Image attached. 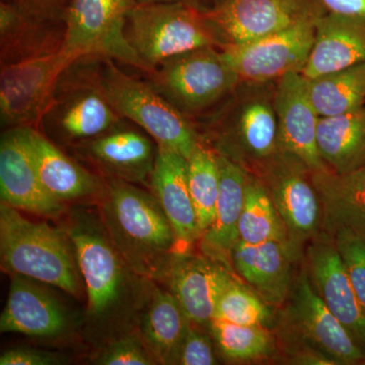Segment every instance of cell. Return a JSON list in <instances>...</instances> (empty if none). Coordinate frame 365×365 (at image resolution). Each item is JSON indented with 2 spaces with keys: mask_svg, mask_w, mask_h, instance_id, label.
I'll list each match as a JSON object with an SVG mask.
<instances>
[{
  "mask_svg": "<svg viewBox=\"0 0 365 365\" xmlns=\"http://www.w3.org/2000/svg\"><path fill=\"white\" fill-rule=\"evenodd\" d=\"M102 196L103 225L122 258L135 275L160 279L177 240L157 198L118 179L108 180Z\"/></svg>",
  "mask_w": 365,
  "mask_h": 365,
  "instance_id": "1",
  "label": "cell"
},
{
  "mask_svg": "<svg viewBox=\"0 0 365 365\" xmlns=\"http://www.w3.org/2000/svg\"><path fill=\"white\" fill-rule=\"evenodd\" d=\"M0 255L4 270L81 297L83 278L67 232L0 204Z\"/></svg>",
  "mask_w": 365,
  "mask_h": 365,
  "instance_id": "2",
  "label": "cell"
},
{
  "mask_svg": "<svg viewBox=\"0 0 365 365\" xmlns=\"http://www.w3.org/2000/svg\"><path fill=\"white\" fill-rule=\"evenodd\" d=\"M273 326L277 339L276 356L314 352L334 365L362 364L365 360L364 350L317 294L304 266L294 275L289 295L278 307Z\"/></svg>",
  "mask_w": 365,
  "mask_h": 365,
  "instance_id": "3",
  "label": "cell"
},
{
  "mask_svg": "<svg viewBox=\"0 0 365 365\" xmlns=\"http://www.w3.org/2000/svg\"><path fill=\"white\" fill-rule=\"evenodd\" d=\"M207 9L181 2L136 4L131 9L127 40L148 72L182 53L207 46L222 49L227 45Z\"/></svg>",
  "mask_w": 365,
  "mask_h": 365,
  "instance_id": "4",
  "label": "cell"
},
{
  "mask_svg": "<svg viewBox=\"0 0 365 365\" xmlns=\"http://www.w3.org/2000/svg\"><path fill=\"white\" fill-rule=\"evenodd\" d=\"M102 59L90 78L121 118L143 129L158 145L188 160L200 143L188 118L178 111L148 81L132 78L114 60Z\"/></svg>",
  "mask_w": 365,
  "mask_h": 365,
  "instance_id": "5",
  "label": "cell"
},
{
  "mask_svg": "<svg viewBox=\"0 0 365 365\" xmlns=\"http://www.w3.org/2000/svg\"><path fill=\"white\" fill-rule=\"evenodd\" d=\"M146 76L148 83L187 118L205 112L241 83L222 49L213 46L165 59Z\"/></svg>",
  "mask_w": 365,
  "mask_h": 365,
  "instance_id": "6",
  "label": "cell"
},
{
  "mask_svg": "<svg viewBox=\"0 0 365 365\" xmlns=\"http://www.w3.org/2000/svg\"><path fill=\"white\" fill-rule=\"evenodd\" d=\"M136 4L134 0H69L62 51L76 63L97 57L148 72L126 37L127 18Z\"/></svg>",
  "mask_w": 365,
  "mask_h": 365,
  "instance_id": "7",
  "label": "cell"
},
{
  "mask_svg": "<svg viewBox=\"0 0 365 365\" xmlns=\"http://www.w3.org/2000/svg\"><path fill=\"white\" fill-rule=\"evenodd\" d=\"M88 299V314L102 322L114 316L129 292L132 271L113 244L104 225L76 220L67 228Z\"/></svg>",
  "mask_w": 365,
  "mask_h": 365,
  "instance_id": "8",
  "label": "cell"
},
{
  "mask_svg": "<svg viewBox=\"0 0 365 365\" xmlns=\"http://www.w3.org/2000/svg\"><path fill=\"white\" fill-rule=\"evenodd\" d=\"M218 122L216 151L256 174L279 151L273 95L248 83Z\"/></svg>",
  "mask_w": 365,
  "mask_h": 365,
  "instance_id": "9",
  "label": "cell"
},
{
  "mask_svg": "<svg viewBox=\"0 0 365 365\" xmlns=\"http://www.w3.org/2000/svg\"><path fill=\"white\" fill-rule=\"evenodd\" d=\"M267 189L287 228L288 245L297 260L304 245L322 232V208L312 170L299 158L278 151L253 174Z\"/></svg>",
  "mask_w": 365,
  "mask_h": 365,
  "instance_id": "10",
  "label": "cell"
},
{
  "mask_svg": "<svg viewBox=\"0 0 365 365\" xmlns=\"http://www.w3.org/2000/svg\"><path fill=\"white\" fill-rule=\"evenodd\" d=\"M76 64L59 51L1 66L0 121L6 129L34 127L47 111L61 76Z\"/></svg>",
  "mask_w": 365,
  "mask_h": 365,
  "instance_id": "11",
  "label": "cell"
},
{
  "mask_svg": "<svg viewBox=\"0 0 365 365\" xmlns=\"http://www.w3.org/2000/svg\"><path fill=\"white\" fill-rule=\"evenodd\" d=\"M326 9L319 0H218L209 18L227 45H241L317 21Z\"/></svg>",
  "mask_w": 365,
  "mask_h": 365,
  "instance_id": "12",
  "label": "cell"
},
{
  "mask_svg": "<svg viewBox=\"0 0 365 365\" xmlns=\"http://www.w3.org/2000/svg\"><path fill=\"white\" fill-rule=\"evenodd\" d=\"M316 21L241 45H225L222 51L241 83H267L292 72H302L311 54Z\"/></svg>",
  "mask_w": 365,
  "mask_h": 365,
  "instance_id": "13",
  "label": "cell"
},
{
  "mask_svg": "<svg viewBox=\"0 0 365 365\" xmlns=\"http://www.w3.org/2000/svg\"><path fill=\"white\" fill-rule=\"evenodd\" d=\"M160 280L174 295L192 323L209 326L216 304L225 288L237 279L232 269L205 255L175 252L163 269Z\"/></svg>",
  "mask_w": 365,
  "mask_h": 365,
  "instance_id": "14",
  "label": "cell"
},
{
  "mask_svg": "<svg viewBox=\"0 0 365 365\" xmlns=\"http://www.w3.org/2000/svg\"><path fill=\"white\" fill-rule=\"evenodd\" d=\"M40 123L48 133L78 144L111 130L121 123V117L88 76L62 93L57 88Z\"/></svg>",
  "mask_w": 365,
  "mask_h": 365,
  "instance_id": "15",
  "label": "cell"
},
{
  "mask_svg": "<svg viewBox=\"0 0 365 365\" xmlns=\"http://www.w3.org/2000/svg\"><path fill=\"white\" fill-rule=\"evenodd\" d=\"M304 267L317 294L365 353V312L333 239L319 234L307 247Z\"/></svg>",
  "mask_w": 365,
  "mask_h": 365,
  "instance_id": "16",
  "label": "cell"
},
{
  "mask_svg": "<svg viewBox=\"0 0 365 365\" xmlns=\"http://www.w3.org/2000/svg\"><path fill=\"white\" fill-rule=\"evenodd\" d=\"M273 104L277 117L279 151L299 158L312 172L329 169L319 155L317 143L319 116L302 73L292 72L278 79Z\"/></svg>",
  "mask_w": 365,
  "mask_h": 365,
  "instance_id": "17",
  "label": "cell"
},
{
  "mask_svg": "<svg viewBox=\"0 0 365 365\" xmlns=\"http://www.w3.org/2000/svg\"><path fill=\"white\" fill-rule=\"evenodd\" d=\"M1 202L34 215L58 216L66 203L48 193L34 163L25 128L6 129L0 141Z\"/></svg>",
  "mask_w": 365,
  "mask_h": 365,
  "instance_id": "18",
  "label": "cell"
},
{
  "mask_svg": "<svg viewBox=\"0 0 365 365\" xmlns=\"http://www.w3.org/2000/svg\"><path fill=\"white\" fill-rule=\"evenodd\" d=\"M57 13L36 11L16 0L0 4L1 66L59 51L63 44L66 23Z\"/></svg>",
  "mask_w": 365,
  "mask_h": 365,
  "instance_id": "19",
  "label": "cell"
},
{
  "mask_svg": "<svg viewBox=\"0 0 365 365\" xmlns=\"http://www.w3.org/2000/svg\"><path fill=\"white\" fill-rule=\"evenodd\" d=\"M40 281L13 274L0 318L2 333L53 338L66 332L69 327L66 307Z\"/></svg>",
  "mask_w": 365,
  "mask_h": 365,
  "instance_id": "20",
  "label": "cell"
},
{
  "mask_svg": "<svg viewBox=\"0 0 365 365\" xmlns=\"http://www.w3.org/2000/svg\"><path fill=\"white\" fill-rule=\"evenodd\" d=\"M120 124L102 135L76 144V148L109 179L148 185L158 148L141 132Z\"/></svg>",
  "mask_w": 365,
  "mask_h": 365,
  "instance_id": "21",
  "label": "cell"
},
{
  "mask_svg": "<svg viewBox=\"0 0 365 365\" xmlns=\"http://www.w3.org/2000/svg\"><path fill=\"white\" fill-rule=\"evenodd\" d=\"M150 187L174 230L176 252H188L201 235L190 193L188 160L177 151L158 145Z\"/></svg>",
  "mask_w": 365,
  "mask_h": 365,
  "instance_id": "22",
  "label": "cell"
},
{
  "mask_svg": "<svg viewBox=\"0 0 365 365\" xmlns=\"http://www.w3.org/2000/svg\"><path fill=\"white\" fill-rule=\"evenodd\" d=\"M299 262L285 242L270 241L247 244L239 241L232 255V270L266 304L280 307L292 289V266Z\"/></svg>",
  "mask_w": 365,
  "mask_h": 365,
  "instance_id": "23",
  "label": "cell"
},
{
  "mask_svg": "<svg viewBox=\"0 0 365 365\" xmlns=\"http://www.w3.org/2000/svg\"><path fill=\"white\" fill-rule=\"evenodd\" d=\"M365 62V21L341 14H322L314 26V41L304 78L325 76Z\"/></svg>",
  "mask_w": 365,
  "mask_h": 365,
  "instance_id": "24",
  "label": "cell"
},
{
  "mask_svg": "<svg viewBox=\"0 0 365 365\" xmlns=\"http://www.w3.org/2000/svg\"><path fill=\"white\" fill-rule=\"evenodd\" d=\"M217 157L220 179L215 220L201 235L199 242L203 255L232 270V255L239 242V222L249 172L220 153Z\"/></svg>",
  "mask_w": 365,
  "mask_h": 365,
  "instance_id": "25",
  "label": "cell"
},
{
  "mask_svg": "<svg viewBox=\"0 0 365 365\" xmlns=\"http://www.w3.org/2000/svg\"><path fill=\"white\" fill-rule=\"evenodd\" d=\"M24 128L38 175L50 195L66 203L103 193L105 184L100 178L64 155L37 129Z\"/></svg>",
  "mask_w": 365,
  "mask_h": 365,
  "instance_id": "26",
  "label": "cell"
},
{
  "mask_svg": "<svg viewBox=\"0 0 365 365\" xmlns=\"http://www.w3.org/2000/svg\"><path fill=\"white\" fill-rule=\"evenodd\" d=\"M322 208V232L333 239L340 230H365V165L352 172H312Z\"/></svg>",
  "mask_w": 365,
  "mask_h": 365,
  "instance_id": "27",
  "label": "cell"
},
{
  "mask_svg": "<svg viewBox=\"0 0 365 365\" xmlns=\"http://www.w3.org/2000/svg\"><path fill=\"white\" fill-rule=\"evenodd\" d=\"M192 322L170 292L155 289L141 317L144 344L158 364H179L182 343Z\"/></svg>",
  "mask_w": 365,
  "mask_h": 365,
  "instance_id": "28",
  "label": "cell"
},
{
  "mask_svg": "<svg viewBox=\"0 0 365 365\" xmlns=\"http://www.w3.org/2000/svg\"><path fill=\"white\" fill-rule=\"evenodd\" d=\"M317 143L322 160L344 174L365 165V106L345 114L319 117Z\"/></svg>",
  "mask_w": 365,
  "mask_h": 365,
  "instance_id": "29",
  "label": "cell"
},
{
  "mask_svg": "<svg viewBox=\"0 0 365 365\" xmlns=\"http://www.w3.org/2000/svg\"><path fill=\"white\" fill-rule=\"evenodd\" d=\"M307 86L319 117L337 116L359 109L365 102V62L307 79Z\"/></svg>",
  "mask_w": 365,
  "mask_h": 365,
  "instance_id": "30",
  "label": "cell"
},
{
  "mask_svg": "<svg viewBox=\"0 0 365 365\" xmlns=\"http://www.w3.org/2000/svg\"><path fill=\"white\" fill-rule=\"evenodd\" d=\"M208 327L223 359L232 364L274 360L277 354V339L269 327L237 325L215 319Z\"/></svg>",
  "mask_w": 365,
  "mask_h": 365,
  "instance_id": "31",
  "label": "cell"
},
{
  "mask_svg": "<svg viewBox=\"0 0 365 365\" xmlns=\"http://www.w3.org/2000/svg\"><path fill=\"white\" fill-rule=\"evenodd\" d=\"M239 241L247 244L276 241L288 245L287 228L267 189L251 173L247 180L244 206L240 217Z\"/></svg>",
  "mask_w": 365,
  "mask_h": 365,
  "instance_id": "32",
  "label": "cell"
},
{
  "mask_svg": "<svg viewBox=\"0 0 365 365\" xmlns=\"http://www.w3.org/2000/svg\"><path fill=\"white\" fill-rule=\"evenodd\" d=\"M220 179L217 153L200 141L188 158V182L201 235L215 220Z\"/></svg>",
  "mask_w": 365,
  "mask_h": 365,
  "instance_id": "33",
  "label": "cell"
},
{
  "mask_svg": "<svg viewBox=\"0 0 365 365\" xmlns=\"http://www.w3.org/2000/svg\"><path fill=\"white\" fill-rule=\"evenodd\" d=\"M271 307L252 288L235 279L220 295L213 319L237 325L269 327L275 319Z\"/></svg>",
  "mask_w": 365,
  "mask_h": 365,
  "instance_id": "34",
  "label": "cell"
},
{
  "mask_svg": "<svg viewBox=\"0 0 365 365\" xmlns=\"http://www.w3.org/2000/svg\"><path fill=\"white\" fill-rule=\"evenodd\" d=\"M333 240L365 312V230H340Z\"/></svg>",
  "mask_w": 365,
  "mask_h": 365,
  "instance_id": "35",
  "label": "cell"
},
{
  "mask_svg": "<svg viewBox=\"0 0 365 365\" xmlns=\"http://www.w3.org/2000/svg\"><path fill=\"white\" fill-rule=\"evenodd\" d=\"M95 364L102 365H153L158 364L143 340L123 337L111 343L98 355Z\"/></svg>",
  "mask_w": 365,
  "mask_h": 365,
  "instance_id": "36",
  "label": "cell"
},
{
  "mask_svg": "<svg viewBox=\"0 0 365 365\" xmlns=\"http://www.w3.org/2000/svg\"><path fill=\"white\" fill-rule=\"evenodd\" d=\"M179 364L213 365L217 364L212 341L209 336L199 330V326L192 323L182 343Z\"/></svg>",
  "mask_w": 365,
  "mask_h": 365,
  "instance_id": "37",
  "label": "cell"
},
{
  "mask_svg": "<svg viewBox=\"0 0 365 365\" xmlns=\"http://www.w3.org/2000/svg\"><path fill=\"white\" fill-rule=\"evenodd\" d=\"M63 361L58 354L33 348L9 350L0 357V365H56Z\"/></svg>",
  "mask_w": 365,
  "mask_h": 365,
  "instance_id": "38",
  "label": "cell"
},
{
  "mask_svg": "<svg viewBox=\"0 0 365 365\" xmlns=\"http://www.w3.org/2000/svg\"><path fill=\"white\" fill-rule=\"evenodd\" d=\"M328 13L365 21V0H319Z\"/></svg>",
  "mask_w": 365,
  "mask_h": 365,
  "instance_id": "39",
  "label": "cell"
},
{
  "mask_svg": "<svg viewBox=\"0 0 365 365\" xmlns=\"http://www.w3.org/2000/svg\"><path fill=\"white\" fill-rule=\"evenodd\" d=\"M16 1L26 7H30V9H36V11L58 13L57 7L63 0H16Z\"/></svg>",
  "mask_w": 365,
  "mask_h": 365,
  "instance_id": "40",
  "label": "cell"
},
{
  "mask_svg": "<svg viewBox=\"0 0 365 365\" xmlns=\"http://www.w3.org/2000/svg\"><path fill=\"white\" fill-rule=\"evenodd\" d=\"M137 4H170V2H181V4H190L199 7V9H207L203 4V0H134Z\"/></svg>",
  "mask_w": 365,
  "mask_h": 365,
  "instance_id": "41",
  "label": "cell"
},
{
  "mask_svg": "<svg viewBox=\"0 0 365 365\" xmlns=\"http://www.w3.org/2000/svg\"><path fill=\"white\" fill-rule=\"evenodd\" d=\"M212 1H213V4H215V2L218 1V0H212Z\"/></svg>",
  "mask_w": 365,
  "mask_h": 365,
  "instance_id": "42",
  "label": "cell"
},
{
  "mask_svg": "<svg viewBox=\"0 0 365 365\" xmlns=\"http://www.w3.org/2000/svg\"><path fill=\"white\" fill-rule=\"evenodd\" d=\"M362 364L365 365V360H364V362H362Z\"/></svg>",
  "mask_w": 365,
  "mask_h": 365,
  "instance_id": "43",
  "label": "cell"
}]
</instances>
